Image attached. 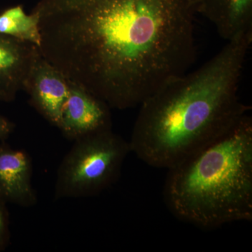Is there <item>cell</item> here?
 <instances>
[{"instance_id": "5b68a950", "label": "cell", "mask_w": 252, "mask_h": 252, "mask_svg": "<svg viewBox=\"0 0 252 252\" xmlns=\"http://www.w3.org/2000/svg\"><path fill=\"white\" fill-rule=\"evenodd\" d=\"M69 82L59 129L69 140L112 129L111 108L84 88Z\"/></svg>"}, {"instance_id": "7a4b0ae2", "label": "cell", "mask_w": 252, "mask_h": 252, "mask_svg": "<svg viewBox=\"0 0 252 252\" xmlns=\"http://www.w3.org/2000/svg\"><path fill=\"white\" fill-rule=\"evenodd\" d=\"M252 33L227 41L203 65L162 86L140 104L130 144L147 165L169 169L249 114L239 88Z\"/></svg>"}, {"instance_id": "9c48e42d", "label": "cell", "mask_w": 252, "mask_h": 252, "mask_svg": "<svg viewBox=\"0 0 252 252\" xmlns=\"http://www.w3.org/2000/svg\"><path fill=\"white\" fill-rule=\"evenodd\" d=\"M198 14L225 41L252 32V0H198Z\"/></svg>"}, {"instance_id": "52a82bcc", "label": "cell", "mask_w": 252, "mask_h": 252, "mask_svg": "<svg viewBox=\"0 0 252 252\" xmlns=\"http://www.w3.org/2000/svg\"><path fill=\"white\" fill-rule=\"evenodd\" d=\"M32 161L22 149L0 144V198L23 207L36 205L37 194L32 183Z\"/></svg>"}, {"instance_id": "7c38bea8", "label": "cell", "mask_w": 252, "mask_h": 252, "mask_svg": "<svg viewBox=\"0 0 252 252\" xmlns=\"http://www.w3.org/2000/svg\"><path fill=\"white\" fill-rule=\"evenodd\" d=\"M15 124L9 119L0 115V142H4L14 132Z\"/></svg>"}, {"instance_id": "6da1fadb", "label": "cell", "mask_w": 252, "mask_h": 252, "mask_svg": "<svg viewBox=\"0 0 252 252\" xmlns=\"http://www.w3.org/2000/svg\"><path fill=\"white\" fill-rule=\"evenodd\" d=\"M40 54L111 109L140 106L196 60L198 0H39Z\"/></svg>"}, {"instance_id": "8992f818", "label": "cell", "mask_w": 252, "mask_h": 252, "mask_svg": "<svg viewBox=\"0 0 252 252\" xmlns=\"http://www.w3.org/2000/svg\"><path fill=\"white\" fill-rule=\"evenodd\" d=\"M23 91L29 95L30 104L36 112L59 128L69 94L67 78L40 55L31 68Z\"/></svg>"}, {"instance_id": "30bf717a", "label": "cell", "mask_w": 252, "mask_h": 252, "mask_svg": "<svg viewBox=\"0 0 252 252\" xmlns=\"http://www.w3.org/2000/svg\"><path fill=\"white\" fill-rule=\"evenodd\" d=\"M0 34L39 48L41 40L39 16L34 11L26 14L21 5L8 8L0 14Z\"/></svg>"}, {"instance_id": "3957f363", "label": "cell", "mask_w": 252, "mask_h": 252, "mask_svg": "<svg viewBox=\"0 0 252 252\" xmlns=\"http://www.w3.org/2000/svg\"><path fill=\"white\" fill-rule=\"evenodd\" d=\"M167 170L164 200L177 218L203 229L251 221V116Z\"/></svg>"}, {"instance_id": "ba28073f", "label": "cell", "mask_w": 252, "mask_h": 252, "mask_svg": "<svg viewBox=\"0 0 252 252\" xmlns=\"http://www.w3.org/2000/svg\"><path fill=\"white\" fill-rule=\"evenodd\" d=\"M40 55L34 44L0 34V102L15 100Z\"/></svg>"}, {"instance_id": "8fae6325", "label": "cell", "mask_w": 252, "mask_h": 252, "mask_svg": "<svg viewBox=\"0 0 252 252\" xmlns=\"http://www.w3.org/2000/svg\"><path fill=\"white\" fill-rule=\"evenodd\" d=\"M7 203L0 198V252H4L11 244L9 213Z\"/></svg>"}, {"instance_id": "277c9868", "label": "cell", "mask_w": 252, "mask_h": 252, "mask_svg": "<svg viewBox=\"0 0 252 252\" xmlns=\"http://www.w3.org/2000/svg\"><path fill=\"white\" fill-rule=\"evenodd\" d=\"M130 152L112 129L74 141L58 168L55 200L98 195L115 183Z\"/></svg>"}]
</instances>
